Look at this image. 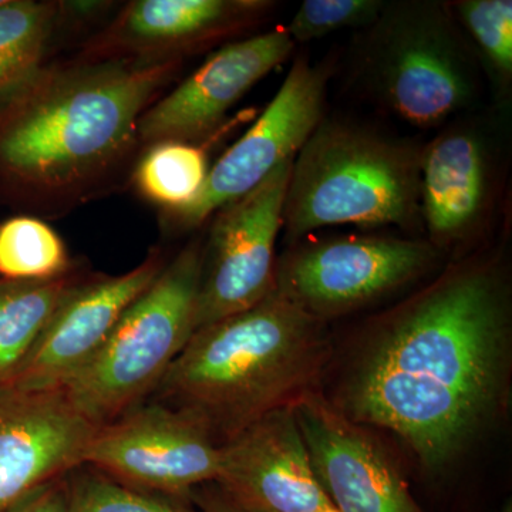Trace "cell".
Masks as SVG:
<instances>
[{"label": "cell", "instance_id": "27", "mask_svg": "<svg viewBox=\"0 0 512 512\" xmlns=\"http://www.w3.org/2000/svg\"><path fill=\"white\" fill-rule=\"evenodd\" d=\"M500 512H512L511 503H508L507 505H505L503 510H501Z\"/></svg>", "mask_w": 512, "mask_h": 512}, {"label": "cell", "instance_id": "19", "mask_svg": "<svg viewBox=\"0 0 512 512\" xmlns=\"http://www.w3.org/2000/svg\"><path fill=\"white\" fill-rule=\"evenodd\" d=\"M57 23L55 2L8 0L0 6V104L40 72Z\"/></svg>", "mask_w": 512, "mask_h": 512}, {"label": "cell", "instance_id": "29", "mask_svg": "<svg viewBox=\"0 0 512 512\" xmlns=\"http://www.w3.org/2000/svg\"><path fill=\"white\" fill-rule=\"evenodd\" d=\"M330 512H338V511L335 510V511H330Z\"/></svg>", "mask_w": 512, "mask_h": 512}, {"label": "cell", "instance_id": "24", "mask_svg": "<svg viewBox=\"0 0 512 512\" xmlns=\"http://www.w3.org/2000/svg\"><path fill=\"white\" fill-rule=\"evenodd\" d=\"M380 0H305L285 30L293 43H306L346 29H367L379 18Z\"/></svg>", "mask_w": 512, "mask_h": 512}, {"label": "cell", "instance_id": "15", "mask_svg": "<svg viewBox=\"0 0 512 512\" xmlns=\"http://www.w3.org/2000/svg\"><path fill=\"white\" fill-rule=\"evenodd\" d=\"M215 483L252 512L335 511L313 473L292 407L221 444Z\"/></svg>", "mask_w": 512, "mask_h": 512}, {"label": "cell", "instance_id": "28", "mask_svg": "<svg viewBox=\"0 0 512 512\" xmlns=\"http://www.w3.org/2000/svg\"><path fill=\"white\" fill-rule=\"evenodd\" d=\"M6 2H8V0H0V6L5 5Z\"/></svg>", "mask_w": 512, "mask_h": 512}, {"label": "cell", "instance_id": "5", "mask_svg": "<svg viewBox=\"0 0 512 512\" xmlns=\"http://www.w3.org/2000/svg\"><path fill=\"white\" fill-rule=\"evenodd\" d=\"M202 248L191 244L128 306L109 338L63 384L77 412L96 427L119 419L153 393L195 332Z\"/></svg>", "mask_w": 512, "mask_h": 512}, {"label": "cell", "instance_id": "12", "mask_svg": "<svg viewBox=\"0 0 512 512\" xmlns=\"http://www.w3.org/2000/svg\"><path fill=\"white\" fill-rule=\"evenodd\" d=\"M97 429L63 390L0 386V512L83 466Z\"/></svg>", "mask_w": 512, "mask_h": 512}, {"label": "cell", "instance_id": "23", "mask_svg": "<svg viewBox=\"0 0 512 512\" xmlns=\"http://www.w3.org/2000/svg\"><path fill=\"white\" fill-rule=\"evenodd\" d=\"M453 8L488 72L507 86L512 77L511 0H463Z\"/></svg>", "mask_w": 512, "mask_h": 512}, {"label": "cell", "instance_id": "8", "mask_svg": "<svg viewBox=\"0 0 512 512\" xmlns=\"http://www.w3.org/2000/svg\"><path fill=\"white\" fill-rule=\"evenodd\" d=\"M220 447L190 414L153 402L94 431L83 466L138 490L181 500L194 488L215 483Z\"/></svg>", "mask_w": 512, "mask_h": 512}, {"label": "cell", "instance_id": "13", "mask_svg": "<svg viewBox=\"0 0 512 512\" xmlns=\"http://www.w3.org/2000/svg\"><path fill=\"white\" fill-rule=\"evenodd\" d=\"M164 266L163 256L151 252L133 271L74 285L5 386L23 392L62 389L99 352L128 306L154 284Z\"/></svg>", "mask_w": 512, "mask_h": 512}, {"label": "cell", "instance_id": "6", "mask_svg": "<svg viewBox=\"0 0 512 512\" xmlns=\"http://www.w3.org/2000/svg\"><path fill=\"white\" fill-rule=\"evenodd\" d=\"M362 57L367 89L413 126H439L476 100L470 53L446 6L386 2L369 26Z\"/></svg>", "mask_w": 512, "mask_h": 512}, {"label": "cell", "instance_id": "20", "mask_svg": "<svg viewBox=\"0 0 512 512\" xmlns=\"http://www.w3.org/2000/svg\"><path fill=\"white\" fill-rule=\"evenodd\" d=\"M207 157L197 146L183 141L154 144L136 170L138 190L167 212L181 210L200 194L207 180Z\"/></svg>", "mask_w": 512, "mask_h": 512}, {"label": "cell", "instance_id": "7", "mask_svg": "<svg viewBox=\"0 0 512 512\" xmlns=\"http://www.w3.org/2000/svg\"><path fill=\"white\" fill-rule=\"evenodd\" d=\"M430 242L339 237L293 249L276 262L275 289L325 322L412 284L436 264Z\"/></svg>", "mask_w": 512, "mask_h": 512}, {"label": "cell", "instance_id": "26", "mask_svg": "<svg viewBox=\"0 0 512 512\" xmlns=\"http://www.w3.org/2000/svg\"><path fill=\"white\" fill-rule=\"evenodd\" d=\"M188 498L200 512H252L238 503L217 483L200 485L191 491Z\"/></svg>", "mask_w": 512, "mask_h": 512}, {"label": "cell", "instance_id": "4", "mask_svg": "<svg viewBox=\"0 0 512 512\" xmlns=\"http://www.w3.org/2000/svg\"><path fill=\"white\" fill-rule=\"evenodd\" d=\"M421 148L343 120H323L292 163L288 241L338 225L409 228L420 217Z\"/></svg>", "mask_w": 512, "mask_h": 512}, {"label": "cell", "instance_id": "14", "mask_svg": "<svg viewBox=\"0 0 512 512\" xmlns=\"http://www.w3.org/2000/svg\"><path fill=\"white\" fill-rule=\"evenodd\" d=\"M293 47L285 30L222 47L177 89L144 111L138 143H190L207 137L234 104L291 56Z\"/></svg>", "mask_w": 512, "mask_h": 512}, {"label": "cell", "instance_id": "17", "mask_svg": "<svg viewBox=\"0 0 512 512\" xmlns=\"http://www.w3.org/2000/svg\"><path fill=\"white\" fill-rule=\"evenodd\" d=\"M495 167L490 140L473 123L454 124L420 156V217L439 251L483 227L493 204Z\"/></svg>", "mask_w": 512, "mask_h": 512}, {"label": "cell", "instance_id": "1", "mask_svg": "<svg viewBox=\"0 0 512 512\" xmlns=\"http://www.w3.org/2000/svg\"><path fill=\"white\" fill-rule=\"evenodd\" d=\"M510 345L503 274L491 262L454 266L377 323L335 406L396 434L426 470H441L503 404Z\"/></svg>", "mask_w": 512, "mask_h": 512}, {"label": "cell", "instance_id": "11", "mask_svg": "<svg viewBox=\"0 0 512 512\" xmlns=\"http://www.w3.org/2000/svg\"><path fill=\"white\" fill-rule=\"evenodd\" d=\"M313 473L338 512H421L369 433L313 390L292 406Z\"/></svg>", "mask_w": 512, "mask_h": 512}, {"label": "cell", "instance_id": "2", "mask_svg": "<svg viewBox=\"0 0 512 512\" xmlns=\"http://www.w3.org/2000/svg\"><path fill=\"white\" fill-rule=\"evenodd\" d=\"M181 59L42 67L0 109V177L47 212L104 187L138 143V123Z\"/></svg>", "mask_w": 512, "mask_h": 512}, {"label": "cell", "instance_id": "25", "mask_svg": "<svg viewBox=\"0 0 512 512\" xmlns=\"http://www.w3.org/2000/svg\"><path fill=\"white\" fill-rule=\"evenodd\" d=\"M67 476L43 485L35 493L28 495L25 500L13 505L5 512H67L69 510Z\"/></svg>", "mask_w": 512, "mask_h": 512}, {"label": "cell", "instance_id": "9", "mask_svg": "<svg viewBox=\"0 0 512 512\" xmlns=\"http://www.w3.org/2000/svg\"><path fill=\"white\" fill-rule=\"evenodd\" d=\"M292 161L218 210L202 249L195 330L255 306L275 285V245Z\"/></svg>", "mask_w": 512, "mask_h": 512}, {"label": "cell", "instance_id": "18", "mask_svg": "<svg viewBox=\"0 0 512 512\" xmlns=\"http://www.w3.org/2000/svg\"><path fill=\"white\" fill-rule=\"evenodd\" d=\"M79 282L70 272L45 281L0 282V386L16 375Z\"/></svg>", "mask_w": 512, "mask_h": 512}, {"label": "cell", "instance_id": "10", "mask_svg": "<svg viewBox=\"0 0 512 512\" xmlns=\"http://www.w3.org/2000/svg\"><path fill=\"white\" fill-rule=\"evenodd\" d=\"M329 72L299 57L262 116L208 171L198 197L167 212L183 228L197 227L229 202L258 187L275 168L295 160L323 120Z\"/></svg>", "mask_w": 512, "mask_h": 512}, {"label": "cell", "instance_id": "3", "mask_svg": "<svg viewBox=\"0 0 512 512\" xmlns=\"http://www.w3.org/2000/svg\"><path fill=\"white\" fill-rule=\"evenodd\" d=\"M329 355L325 322L274 286L247 311L195 330L153 393L221 446L318 390Z\"/></svg>", "mask_w": 512, "mask_h": 512}, {"label": "cell", "instance_id": "21", "mask_svg": "<svg viewBox=\"0 0 512 512\" xmlns=\"http://www.w3.org/2000/svg\"><path fill=\"white\" fill-rule=\"evenodd\" d=\"M67 272L66 247L46 222L15 217L0 225V276L5 281H45Z\"/></svg>", "mask_w": 512, "mask_h": 512}, {"label": "cell", "instance_id": "16", "mask_svg": "<svg viewBox=\"0 0 512 512\" xmlns=\"http://www.w3.org/2000/svg\"><path fill=\"white\" fill-rule=\"evenodd\" d=\"M258 0H136L84 46V60L154 63L181 59L254 23Z\"/></svg>", "mask_w": 512, "mask_h": 512}, {"label": "cell", "instance_id": "22", "mask_svg": "<svg viewBox=\"0 0 512 512\" xmlns=\"http://www.w3.org/2000/svg\"><path fill=\"white\" fill-rule=\"evenodd\" d=\"M67 512H194L180 498L138 490L89 466L67 476Z\"/></svg>", "mask_w": 512, "mask_h": 512}]
</instances>
